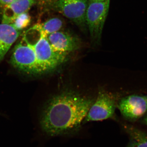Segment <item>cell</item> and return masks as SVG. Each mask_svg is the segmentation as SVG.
<instances>
[{
	"mask_svg": "<svg viewBox=\"0 0 147 147\" xmlns=\"http://www.w3.org/2000/svg\"><path fill=\"white\" fill-rule=\"evenodd\" d=\"M91 98L74 92H63L50 99L39 119L40 128L48 136H62L79 130L93 103Z\"/></svg>",
	"mask_w": 147,
	"mask_h": 147,
	"instance_id": "1",
	"label": "cell"
},
{
	"mask_svg": "<svg viewBox=\"0 0 147 147\" xmlns=\"http://www.w3.org/2000/svg\"><path fill=\"white\" fill-rule=\"evenodd\" d=\"M32 44L36 55L40 74L49 72L57 68L65 61L68 55L54 50L41 29L38 39Z\"/></svg>",
	"mask_w": 147,
	"mask_h": 147,
	"instance_id": "2",
	"label": "cell"
},
{
	"mask_svg": "<svg viewBox=\"0 0 147 147\" xmlns=\"http://www.w3.org/2000/svg\"><path fill=\"white\" fill-rule=\"evenodd\" d=\"M110 0H89L86 13V23L93 39L100 40L108 15Z\"/></svg>",
	"mask_w": 147,
	"mask_h": 147,
	"instance_id": "3",
	"label": "cell"
},
{
	"mask_svg": "<svg viewBox=\"0 0 147 147\" xmlns=\"http://www.w3.org/2000/svg\"><path fill=\"white\" fill-rule=\"evenodd\" d=\"M11 63L13 66L26 73L40 74L33 46L24 38L14 47Z\"/></svg>",
	"mask_w": 147,
	"mask_h": 147,
	"instance_id": "4",
	"label": "cell"
},
{
	"mask_svg": "<svg viewBox=\"0 0 147 147\" xmlns=\"http://www.w3.org/2000/svg\"><path fill=\"white\" fill-rule=\"evenodd\" d=\"M88 3V0H58L53 6L77 26L85 29L87 26L86 16Z\"/></svg>",
	"mask_w": 147,
	"mask_h": 147,
	"instance_id": "5",
	"label": "cell"
},
{
	"mask_svg": "<svg viewBox=\"0 0 147 147\" xmlns=\"http://www.w3.org/2000/svg\"><path fill=\"white\" fill-rule=\"evenodd\" d=\"M117 105L115 96L106 92H100L90 108L84 122L102 121L113 117Z\"/></svg>",
	"mask_w": 147,
	"mask_h": 147,
	"instance_id": "6",
	"label": "cell"
},
{
	"mask_svg": "<svg viewBox=\"0 0 147 147\" xmlns=\"http://www.w3.org/2000/svg\"><path fill=\"white\" fill-rule=\"evenodd\" d=\"M127 120L134 122L147 113V96L132 94L121 98L117 105Z\"/></svg>",
	"mask_w": 147,
	"mask_h": 147,
	"instance_id": "7",
	"label": "cell"
},
{
	"mask_svg": "<svg viewBox=\"0 0 147 147\" xmlns=\"http://www.w3.org/2000/svg\"><path fill=\"white\" fill-rule=\"evenodd\" d=\"M52 48L57 52L66 53L77 50L80 46L78 38L65 32L58 31L47 36Z\"/></svg>",
	"mask_w": 147,
	"mask_h": 147,
	"instance_id": "8",
	"label": "cell"
},
{
	"mask_svg": "<svg viewBox=\"0 0 147 147\" xmlns=\"http://www.w3.org/2000/svg\"><path fill=\"white\" fill-rule=\"evenodd\" d=\"M35 0H15L5 5L3 12L2 23L11 24L17 16L24 13L31 7Z\"/></svg>",
	"mask_w": 147,
	"mask_h": 147,
	"instance_id": "9",
	"label": "cell"
},
{
	"mask_svg": "<svg viewBox=\"0 0 147 147\" xmlns=\"http://www.w3.org/2000/svg\"><path fill=\"white\" fill-rule=\"evenodd\" d=\"M20 33L11 24H0V62L18 38Z\"/></svg>",
	"mask_w": 147,
	"mask_h": 147,
	"instance_id": "10",
	"label": "cell"
},
{
	"mask_svg": "<svg viewBox=\"0 0 147 147\" xmlns=\"http://www.w3.org/2000/svg\"><path fill=\"white\" fill-rule=\"evenodd\" d=\"M124 128L129 137L126 147H147V133L131 125L126 124Z\"/></svg>",
	"mask_w": 147,
	"mask_h": 147,
	"instance_id": "11",
	"label": "cell"
},
{
	"mask_svg": "<svg viewBox=\"0 0 147 147\" xmlns=\"http://www.w3.org/2000/svg\"><path fill=\"white\" fill-rule=\"evenodd\" d=\"M63 24V21L61 18L54 17L50 18L40 25L41 31L47 36L51 34L59 31L62 28Z\"/></svg>",
	"mask_w": 147,
	"mask_h": 147,
	"instance_id": "12",
	"label": "cell"
},
{
	"mask_svg": "<svg viewBox=\"0 0 147 147\" xmlns=\"http://www.w3.org/2000/svg\"><path fill=\"white\" fill-rule=\"evenodd\" d=\"M30 22V16L28 11H26L17 16L11 24L16 30L20 31L29 26Z\"/></svg>",
	"mask_w": 147,
	"mask_h": 147,
	"instance_id": "13",
	"label": "cell"
},
{
	"mask_svg": "<svg viewBox=\"0 0 147 147\" xmlns=\"http://www.w3.org/2000/svg\"><path fill=\"white\" fill-rule=\"evenodd\" d=\"M14 1L15 0H0V3L4 5H8Z\"/></svg>",
	"mask_w": 147,
	"mask_h": 147,
	"instance_id": "14",
	"label": "cell"
},
{
	"mask_svg": "<svg viewBox=\"0 0 147 147\" xmlns=\"http://www.w3.org/2000/svg\"><path fill=\"white\" fill-rule=\"evenodd\" d=\"M143 121L144 123L147 125V113L146 114V115L145 116L144 119H143Z\"/></svg>",
	"mask_w": 147,
	"mask_h": 147,
	"instance_id": "15",
	"label": "cell"
},
{
	"mask_svg": "<svg viewBox=\"0 0 147 147\" xmlns=\"http://www.w3.org/2000/svg\"><path fill=\"white\" fill-rule=\"evenodd\" d=\"M92 1H104V0H92Z\"/></svg>",
	"mask_w": 147,
	"mask_h": 147,
	"instance_id": "16",
	"label": "cell"
}]
</instances>
